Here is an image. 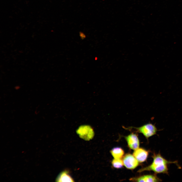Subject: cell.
Listing matches in <instances>:
<instances>
[{"instance_id": "6da1fadb", "label": "cell", "mask_w": 182, "mask_h": 182, "mask_svg": "<svg viewBox=\"0 0 182 182\" xmlns=\"http://www.w3.org/2000/svg\"><path fill=\"white\" fill-rule=\"evenodd\" d=\"M153 161L150 165L139 170L138 172L144 171H152L156 174L164 173L168 174V165L170 164H175L178 167L177 162L170 161L164 158L160 152L158 153H154L152 156Z\"/></svg>"}, {"instance_id": "7a4b0ae2", "label": "cell", "mask_w": 182, "mask_h": 182, "mask_svg": "<svg viewBox=\"0 0 182 182\" xmlns=\"http://www.w3.org/2000/svg\"><path fill=\"white\" fill-rule=\"evenodd\" d=\"M127 129H134L136 132L142 133L146 138L155 134L157 131L156 127L151 123H148L139 127H131Z\"/></svg>"}, {"instance_id": "3957f363", "label": "cell", "mask_w": 182, "mask_h": 182, "mask_svg": "<svg viewBox=\"0 0 182 182\" xmlns=\"http://www.w3.org/2000/svg\"><path fill=\"white\" fill-rule=\"evenodd\" d=\"M122 160L124 165L129 169H134L139 164V162L133 155L130 153L126 154L124 155Z\"/></svg>"}, {"instance_id": "277c9868", "label": "cell", "mask_w": 182, "mask_h": 182, "mask_svg": "<svg viewBox=\"0 0 182 182\" xmlns=\"http://www.w3.org/2000/svg\"><path fill=\"white\" fill-rule=\"evenodd\" d=\"M128 146L131 149L135 150L139 148L140 142L137 135L132 133L125 137Z\"/></svg>"}, {"instance_id": "5b68a950", "label": "cell", "mask_w": 182, "mask_h": 182, "mask_svg": "<svg viewBox=\"0 0 182 182\" xmlns=\"http://www.w3.org/2000/svg\"><path fill=\"white\" fill-rule=\"evenodd\" d=\"M130 180L136 182H159L162 180L155 174H148L141 176L137 177L132 178Z\"/></svg>"}, {"instance_id": "8992f818", "label": "cell", "mask_w": 182, "mask_h": 182, "mask_svg": "<svg viewBox=\"0 0 182 182\" xmlns=\"http://www.w3.org/2000/svg\"><path fill=\"white\" fill-rule=\"evenodd\" d=\"M148 151L142 148H138L134 150L133 155L139 162L146 161L148 155Z\"/></svg>"}, {"instance_id": "52a82bcc", "label": "cell", "mask_w": 182, "mask_h": 182, "mask_svg": "<svg viewBox=\"0 0 182 182\" xmlns=\"http://www.w3.org/2000/svg\"><path fill=\"white\" fill-rule=\"evenodd\" d=\"M110 152L114 158L115 159H121L124 153V150L120 147L113 148Z\"/></svg>"}, {"instance_id": "ba28073f", "label": "cell", "mask_w": 182, "mask_h": 182, "mask_svg": "<svg viewBox=\"0 0 182 182\" xmlns=\"http://www.w3.org/2000/svg\"><path fill=\"white\" fill-rule=\"evenodd\" d=\"M111 163L113 167L117 169L122 168L124 165L123 160L121 159L114 158L112 160Z\"/></svg>"}, {"instance_id": "9c48e42d", "label": "cell", "mask_w": 182, "mask_h": 182, "mask_svg": "<svg viewBox=\"0 0 182 182\" xmlns=\"http://www.w3.org/2000/svg\"><path fill=\"white\" fill-rule=\"evenodd\" d=\"M57 180H61V181H72L71 177L67 174H60Z\"/></svg>"}]
</instances>
